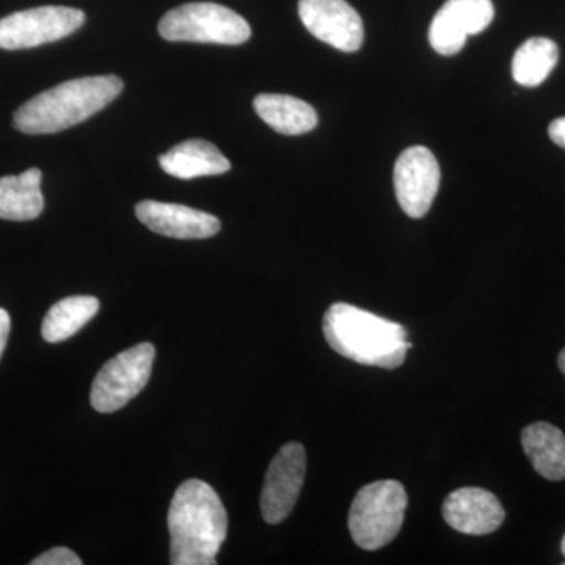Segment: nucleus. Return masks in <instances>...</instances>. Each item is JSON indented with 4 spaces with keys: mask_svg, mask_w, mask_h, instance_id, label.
<instances>
[{
    "mask_svg": "<svg viewBox=\"0 0 565 565\" xmlns=\"http://www.w3.org/2000/svg\"><path fill=\"white\" fill-rule=\"evenodd\" d=\"M322 329L334 352L364 366L396 370L412 348L401 323L351 303H333L323 316Z\"/></svg>",
    "mask_w": 565,
    "mask_h": 565,
    "instance_id": "f03ea898",
    "label": "nucleus"
},
{
    "mask_svg": "<svg viewBox=\"0 0 565 565\" xmlns=\"http://www.w3.org/2000/svg\"><path fill=\"white\" fill-rule=\"evenodd\" d=\"M41 178L43 173L35 167L18 177L0 178V218L28 222L40 217L44 210Z\"/></svg>",
    "mask_w": 565,
    "mask_h": 565,
    "instance_id": "f3484780",
    "label": "nucleus"
},
{
    "mask_svg": "<svg viewBox=\"0 0 565 565\" xmlns=\"http://www.w3.org/2000/svg\"><path fill=\"white\" fill-rule=\"evenodd\" d=\"M162 170L180 180L230 172L232 163L215 145L202 139L182 141L159 158Z\"/></svg>",
    "mask_w": 565,
    "mask_h": 565,
    "instance_id": "4468645a",
    "label": "nucleus"
},
{
    "mask_svg": "<svg viewBox=\"0 0 565 565\" xmlns=\"http://www.w3.org/2000/svg\"><path fill=\"white\" fill-rule=\"evenodd\" d=\"M137 218L151 232L173 239H207L221 232V221L207 212L145 200L136 206Z\"/></svg>",
    "mask_w": 565,
    "mask_h": 565,
    "instance_id": "f8f14e48",
    "label": "nucleus"
},
{
    "mask_svg": "<svg viewBox=\"0 0 565 565\" xmlns=\"http://www.w3.org/2000/svg\"><path fill=\"white\" fill-rule=\"evenodd\" d=\"M98 311L99 300L96 297H66L47 311L41 326V334L47 343H62L87 326Z\"/></svg>",
    "mask_w": 565,
    "mask_h": 565,
    "instance_id": "a211bd4d",
    "label": "nucleus"
},
{
    "mask_svg": "<svg viewBox=\"0 0 565 565\" xmlns=\"http://www.w3.org/2000/svg\"><path fill=\"white\" fill-rule=\"evenodd\" d=\"M169 531L170 563L214 565L228 531L221 497L200 479L182 482L170 504Z\"/></svg>",
    "mask_w": 565,
    "mask_h": 565,
    "instance_id": "f257e3e1",
    "label": "nucleus"
},
{
    "mask_svg": "<svg viewBox=\"0 0 565 565\" xmlns=\"http://www.w3.org/2000/svg\"><path fill=\"white\" fill-rule=\"evenodd\" d=\"M85 13L70 7H39L0 20V50H31L66 39L82 28Z\"/></svg>",
    "mask_w": 565,
    "mask_h": 565,
    "instance_id": "0eeeda50",
    "label": "nucleus"
},
{
    "mask_svg": "<svg viewBox=\"0 0 565 565\" xmlns=\"http://www.w3.org/2000/svg\"><path fill=\"white\" fill-rule=\"evenodd\" d=\"M253 107L264 122L285 136H300L318 126V114L313 107L294 96L264 93L256 96Z\"/></svg>",
    "mask_w": 565,
    "mask_h": 565,
    "instance_id": "dca6fc26",
    "label": "nucleus"
},
{
    "mask_svg": "<svg viewBox=\"0 0 565 565\" xmlns=\"http://www.w3.org/2000/svg\"><path fill=\"white\" fill-rule=\"evenodd\" d=\"M167 41L214 43L237 46L250 39V24L236 11L212 2L184 3L170 10L159 22Z\"/></svg>",
    "mask_w": 565,
    "mask_h": 565,
    "instance_id": "39448f33",
    "label": "nucleus"
},
{
    "mask_svg": "<svg viewBox=\"0 0 565 565\" xmlns=\"http://www.w3.org/2000/svg\"><path fill=\"white\" fill-rule=\"evenodd\" d=\"M493 17L492 0H446L430 24V46L438 54L455 55L468 36L484 32Z\"/></svg>",
    "mask_w": 565,
    "mask_h": 565,
    "instance_id": "9b49d317",
    "label": "nucleus"
},
{
    "mask_svg": "<svg viewBox=\"0 0 565 565\" xmlns=\"http://www.w3.org/2000/svg\"><path fill=\"white\" fill-rule=\"evenodd\" d=\"M299 17L311 35L334 50L355 52L362 47V18L345 0H300Z\"/></svg>",
    "mask_w": 565,
    "mask_h": 565,
    "instance_id": "9d476101",
    "label": "nucleus"
},
{
    "mask_svg": "<svg viewBox=\"0 0 565 565\" xmlns=\"http://www.w3.org/2000/svg\"><path fill=\"white\" fill-rule=\"evenodd\" d=\"M505 512L498 498L479 487H463L449 493L444 503V519L452 530L468 535L494 533L504 522Z\"/></svg>",
    "mask_w": 565,
    "mask_h": 565,
    "instance_id": "ddd939ff",
    "label": "nucleus"
},
{
    "mask_svg": "<svg viewBox=\"0 0 565 565\" xmlns=\"http://www.w3.org/2000/svg\"><path fill=\"white\" fill-rule=\"evenodd\" d=\"M408 498L397 481H375L364 486L349 512V531L360 548H384L403 527Z\"/></svg>",
    "mask_w": 565,
    "mask_h": 565,
    "instance_id": "20e7f679",
    "label": "nucleus"
},
{
    "mask_svg": "<svg viewBox=\"0 0 565 565\" xmlns=\"http://www.w3.org/2000/svg\"><path fill=\"white\" fill-rule=\"evenodd\" d=\"M118 76H90L66 81L36 95L14 111L18 131L41 136L73 128L109 106L122 92Z\"/></svg>",
    "mask_w": 565,
    "mask_h": 565,
    "instance_id": "7ed1b4c3",
    "label": "nucleus"
},
{
    "mask_svg": "<svg viewBox=\"0 0 565 565\" xmlns=\"http://www.w3.org/2000/svg\"><path fill=\"white\" fill-rule=\"evenodd\" d=\"M307 452L300 444L282 446L267 468L262 492V514L269 525L288 519L302 492Z\"/></svg>",
    "mask_w": 565,
    "mask_h": 565,
    "instance_id": "6e6552de",
    "label": "nucleus"
},
{
    "mask_svg": "<svg viewBox=\"0 0 565 565\" xmlns=\"http://www.w3.org/2000/svg\"><path fill=\"white\" fill-rule=\"evenodd\" d=\"M11 329L10 315L3 308H0V356L6 351L7 341H9Z\"/></svg>",
    "mask_w": 565,
    "mask_h": 565,
    "instance_id": "4be33fe9",
    "label": "nucleus"
},
{
    "mask_svg": "<svg viewBox=\"0 0 565 565\" xmlns=\"http://www.w3.org/2000/svg\"><path fill=\"white\" fill-rule=\"evenodd\" d=\"M32 565H81L82 559L65 546H57L32 561Z\"/></svg>",
    "mask_w": 565,
    "mask_h": 565,
    "instance_id": "aec40b11",
    "label": "nucleus"
},
{
    "mask_svg": "<svg viewBox=\"0 0 565 565\" xmlns=\"http://www.w3.org/2000/svg\"><path fill=\"white\" fill-rule=\"evenodd\" d=\"M550 139L565 150V117L557 118L548 128Z\"/></svg>",
    "mask_w": 565,
    "mask_h": 565,
    "instance_id": "412c9836",
    "label": "nucleus"
},
{
    "mask_svg": "<svg viewBox=\"0 0 565 565\" xmlns=\"http://www.w3.org/2000/svg\"><path fill=\"white\" fill-rule=\"evenodd\" d=\"M559 61V50L555 41L534 36L516 50L512 61V76L523 87H537L544 84Z\"/></svg>",
    "mask_w": 565,
    "mask_h": 565,
    "instance_id": "6ab92c4d",
    "label": "nucleus"
},
{
    "mask_svg": "<svg viewBox=\"0 0 565 565\" xmlns=\"http://www.w3.org/2000/svg\"><path fill=\"white\" fill-rule=\"evenodd\" d=\"M523 451L534 470L548 481L565 479V435L553 424H530L522 433Z\"/></svg>",
    "mask_w": 565,
    "mask_h": 565,
    "instance_id": "2eb2a0df",
    "label": "nucleus"
},
{
    "mask_svg": "<svg viewBox=\"0 0 565 565\" xmlns=\"http://www.w3.org/2000/svg\"><path fill=\"white\" fill-rule=\"evenodd\" d=\"M561 552H563V555L565 557V535L563 537V542H561Z\"/></svg>",
    "mask_w": 565,
    "mask_h": 565,
    "instance_id": "b1692460",
    "label": "nucleus"
},
{
    "mask_svg": "<svg viewBox=\"0 0 565 565\" xmlns=\"http://www.w3.org/2000/svg\"><path fill=\"white\" fill-rule=\"evenodd\" d=\"M154 356V345L141 343L104 364L93 381V408L99 414H111L125 407L150 381Z\"/></svg>",
    "mask_w": 565,
    "mask_h": 565,
    "instance_id": "423d86ee",
    "label": "nucleus"
},
{
    "mask_svg": "<svg viewBox=\"0 0 565 565\" xmlns=\"http://www.w3.org/2000/svg\"><path fill=\"white\" fill-rule=\"evenodd\" d=\"M557 366H559V370L565 375V348L561 351L559 356H557Z\"/></svg>",
    "mask_w": 565,
    "mask_h": 565,
    "instance_id": "5701e85b",
    "label": "nucleus"
},
{
    "mask_svg": "<svg viewBox=\"0 0 565 565\" xmlns=\"http://www.w3.org/2000/svg\"><path fill=\"white\" fill-rule=\"evenodd\" d=\"M440 166L426 147L407 148L394 166V191L399 206L412 218H422L440 188Z\"/></svg>",
    "mask_w": 565,
    "mask_h": 565,
    "instance_id": "1a4fd4ad",
    "label": "nucleus"
}]
</instances>
